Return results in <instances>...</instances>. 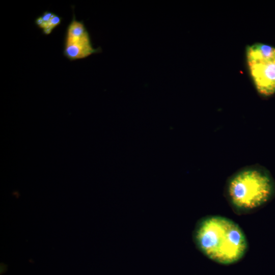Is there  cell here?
Wrapping results in <instances>:
<instances>
[{"instance_id":"cell-1","label":"cell","mask_w":275,"mask_h":275,"mask_svg":"<svg viewBox=\"0 0 275 275\" xmlns=\"http://www.w3.org/2000/svg\"><path fill=\"white\" fill-rule=\"evenodd\" d=\"M193 237L201 253L222 264L229 265L238 261L248 249L246 237L239 226L223 216H209L200 219Z\"/></svg>"},{"instance_id":"cell-2","label":"cell","mask_w":275,"mask_h":275,"mask_svg":"<svg viewBox=\"0 0 275 275\" xmlns=\"http://www.w3.org/2000/svg\"><path fill=\"white\" fill-rule=\"evenodd\" d=\"M225 195L236 213H248L272 199L275 195V181L263 166L257 164L246 166L229 178Z\"/></svg>"},{"instance_id":"cell-3","label":"cell","mask_w":275,"mask_h":275,"mask_svg":"<svg viewBox=\"0 0 275 275\" xmlns=\"http://www.w3.org/2000/svg\"><path fill=\"white\" fill-rule=\"evenodd\" d=\"M250 74L258 93L264 97L275 93V47L262 43L245 49Z\"/></svg>"},{"instance_id":"cell-4","label":"cell","mask_w":275,"mask_h":275,"mask_svg":"<svg viewBox=\"0 0 275 275\" xmlns=\"http://www.w3.org/2000/svg\"><path fill=\"white\" fill-rule=\"evenodd\" d=\"M101 48H94L90 34L83 20L78 21L73 14L65 36L63 54L71 61L86 58L100 52Z\"/></svg>"},{"instance_id":"cell-5","label":"cell","mask_w":275,"mask_h":275,"mask_svg":"<svg viewBox=\"0 0 275 275\" xmlns=\"http://www.w3.org/2000/svg\"><path fill=\"white\" fill-rule=\"evenodd\" d=\"M62 18L49 11H44L35 20V25L44 35H49L62 22Z\"/></svg>"}]
</instances>
